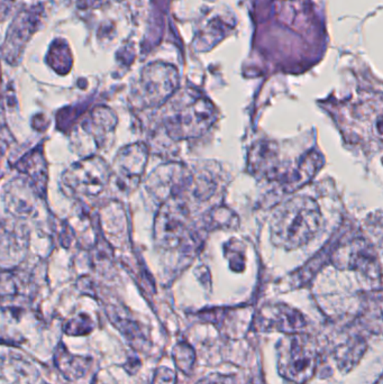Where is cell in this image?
Wrapping results in <instances>:
<instances>
[{
	"mask_svg": "<svg viewBox=\"0 0 383 384\" xmlns=\"http://www.w3.org/2000/svg\"><path fill=\"white\" fill-rule=\"evenodd\" d=\"M192 175L183 164L171 162L153 171L147 181L150 191L161 202L180 197L190 188Z\"/></svg>",
	"mask_w": 383,
	"mask_h": 384,
	"instance_id": "8992f818",
	"label": "cell"
},
{
	"mask_svg": "<svg viewBox=\"0 0 383 384\" xmlns=\"http://www.w3.org/2000/svg\"><path fill=\"white\" fill-rule=\"evenodd\" d=\"M10 35H20V31H18V29H16V31H15V29H14V31H13V32H12V34H10ZM23 38H24V40H27V38H27V36H26V35H20V40H23Z\"/></svg>",
	"mask_w": 383,
	"mask_h": 384,
	"instance_id": "ac0fdd59",
	"label": "cell"
},
{
	"mask_svg": "<svg viewBox=\"0 0 383 384\" xmlns=\"http://www.w3.org/2000/svg\"><path fill=\"white\" fill-rule=\"evenodd\" d=\"M249 169L259 179L279 180L281 165L277 145L272 142H256L250 151Z\"/></svg>",
	"mask_w": 383,
	"mask_h": 384,
	"instance_id": "52a82bcc",
	"label": "cell"
},
{
	"mask_svg": "<svg viewBox=\"0 0 383 384\" xmlns=\"http://www.w3.org/2000/svg\"><path fill=\"white\" fill-rule=\"evenodd\" d=\"M324 164L323 155L317 151H309L303 155L301 163L298 164L291 172L284 173L279 179L282 191L284 193H292L301 189V186H306L308 182L315 178L318 171Z\"/></svg>",
	"mask_w": 383,
	"mask_h": 384,
	"instance_id": "ba28073f",
	"label": "cell"
},
{
	"mask_svg": "<svg viewBox=\"0 0 383 384\" xmlns=\"http://www.w3.org/2000/svg\"><path fill=\"white\" fill-rule=\"evenodd\" d=\"M13 0H0V20H3L12 6Z\"/></svg>",
	"mask_w": 383,
	"mask_h": 384,
	"instance_id": "e0dca14e",
	"label": "cell"
},
{
	"mask_svg": "<svg viewBox=\"0 0 383 384\" xmlns=\"http://www.w3.org/2000/svg\"><path fill=\"white\" fill-rule=\"evenodd\" d=\"M251 384H259V382H255V383L254 382H253V383H251Z\"/></svg>",
	"mask_w": 383,
	"mask_h": 384,
	"instance_id": "d6986e66",
	"label": "cell"
},
{
	"mask_svg": "<svg viewBox=\"0 0 383 384\" xmlns=\"http://www.w3.org/2000/svg\"><path fill=\"white\" fill-rule=\"evenodd\" d=\"M88 362L81 357H72L66 348H60L57 356V364L68 378H78L88 370Z\"/></svg>",
	"mask_w": 383,
	"mask_h": 384,
	"instance_id": "7c38bea8",
	"label": "cell"
},
{
	"mask_svg": "<svg viewBox=\"0 0 383 384\" xmlns=\"http://www.w3.org/2000/svg\"><path fill=\"white\" fill-rule=\"evenodd\" d=\"M92 321L90 320L87 316H80L75 320H72L68 326H66V334L70 335H86L90 333L92 330Z\"/></svg>",
	"mask_w": 383,
	"mask_h": 384,
	"instance_id": "5bb4252c",
	"label": "cell"
},
{
	"mask_svg": "<svg viewBox=\"0 0 383 384\" xmlns=\"http://www.w3.org/2000/svg\"><path fill=\"white\" fill-rule=\"evenodd\" d=\"M261 319L266 330L275 328L284 333H298L306 325L303 316L287 304H275L263 308Z\"/></svg>",
	"mask_w": 383,
	"mask_h": 384,
	"instance_id": "30bf717a",
	"label": "cell"
},
{
	"mask_svg": "<svg viewBox=\"0 0 383 384\" xmlns=\"http://www.w3.org/2000/svg\"><path fill=\"white\" fill-rule=\"evenodd\" d=\"M175 364L182 372L190 373L195 363V353L187 343L178 344L173 350Z\"/></svg>",
	"mask_w": 383,
	"mask_h": 384,
	"instance_id": "4fadbf2b",
	"label": "cell"
},
{
	"mask_svg": "<svg viewBox=\"0 0 383 384\" xmlns=\"http://www.w3.org/2000/svg\"><path fill=\"white\" fill-rule=\"evenodd\" d=\"M217 119V110L207 98H196L164 121L170 138L175 141L197 138L208 131Z\"/></svg>",
	"mask_w": 383,
	"mask_h": 384,
	"instance_id": "3957f363",
	"label": "cell"
},
{
	"mask_svg": "<svg viewBox=\"0 0 383 384\" xmlns=\"http://www.w3.org/2000/svg\"><path fill=\"white\" fill-rule=\"evenodd\" d=\"M321 221V208L314 199L296 195L277 207L272 215V244L287 251L299 249L319 232Z\"/></svg>",
	"mask_w": 383,
	"mask_h": 384,
	"instance_id": "6da1fadb",
	"label": "cell"
},
{
	"mask_svg": "<svg viewBox=\"0 0 383 384\" xmlns=\"http://www.w3.org/2000/svg\"><path fill=\"white\" fill-rule=\"evenodd\" d=\"M177 376L173 371L166 367H161L155 373L153 384H175Z\"/></svg>",
	"mask_w": 383,
	"mask_h": 384,
	"instance_id": "9a60e30c",
	"label": "cell"
},
{
	"mask_svg": "<svg viewBox=\"0 0 383 384\" xmlns=\"http://www.w3.org/2000/svg\"><path fill=\"white\" fill-rule=\"evenodd\" d=\"M179 87V73L175 66L154 62L144 68L135 96L140 106L160 107L175 95Z\"/></svg>",
	"mask_w": 383,
	"mask_h": 384,
	"instance_id": "277c9868",
	"label": "cell"
},
{
	"mask_svg": "<svg viewBox=\"0 0 383 384\" xmlns=\"http://www.w3.org/2000/svg\"><path fill=\"white\" fill-rule=\"evenodd\" d=\"M277 348V367L283 378L297 384L306 383L312 378L317 365V352L310 337L288 336L281 339Z\"/></svg>",
	"mask_w": 383,
	"mask_h": 384,
	"instance_id": "7a4b0ae2",
	"label": "cell"
},
{
	"mask_svg": "<svg viewBox=\"0 0 383 384\" xmlns=\"http://www.w3.org/2000/svg\"><path fill=\"white\" fill-rule=\"evenodd\" d=\"M189 210L181 197L162 202L154 224V239L166 250L175 249L182 243L188 230Z\"/></svg>",
	"mask_w": 383,
	"mask_h": 384,
	"instance_id": "5b68a950",
	"label": "cell"
},
{
	"mask_svg": "<svg viewBox=\"0 0 383 384\" xmlns=\"http://www.w3.org/2000/svg\"><path fill=\"white\" fill-rule=\"evenodd\" d=\"M375 253L363 239H355L340 247L332 261L338 269H366L375 263Z\"/></svg>",
	"mask_w": 383,
	"mask_h": 384,
	"instance_id": "9c48e42d",
	"label": "cell"
},
{
	"mask_svg": "<svg viewBox=\"0 0 383 384\" xmlns=\"http://www.w3.org/2000/svg\"><path fill=\"white\" fill-rule=\"evenodd\" d=\"M199 384H233V380L227 376H214L203 380Z\"/></svg>",
	"mask_w": 383,
	"mask_h": 384,
	"instance_id": "2e32d148",
	"label": "cell"
},
{
	"mask_svg": "<svg viewBox=\"0 0 383 384\" xmlns=\"http://www.w3.org/2000/svg\"><path fill=\"white\" fill-rule=\"evenodd\" d=\"M147 162V149L143 144H133L117 155V167L124 180L138 184Z\"/></svg>",
	"mask_w": 383,
	"mask_h": 384,
	"instance_id": "8fae6325",
	"label": "cell"
}]
</instances>
